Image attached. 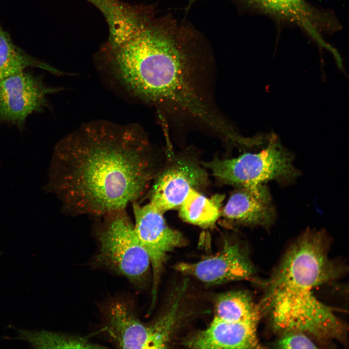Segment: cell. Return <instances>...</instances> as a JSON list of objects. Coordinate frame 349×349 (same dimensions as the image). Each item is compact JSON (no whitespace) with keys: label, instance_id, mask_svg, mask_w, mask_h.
Segmentation results:
<instances>
[{"label":"cell","instance_id":"obj_1","mask_svg":"<svg viewBox=\"0 0 349 349\" xmlns=\"http://www.w3.org/2000/svg\"><path fill=\"white\" fill-rule=\"evenodd\" d=\"M110 35L97 55L133 95L174 117L205 119L210 104L201 88L206 47L190 23L153 8L121 5L107 19Z\"/></svg>","mask_w":349,"mask_h":349},{"label":"cell","instance_id":"obj_2","mask_svg":"<svg viewBox=\"0 0 349 349\" xmlns=\"http://www.w3.org/2000/svg\"><path fill=\"white\" fill-rule=\"evenodd\" d=\"M151 144L135 128L86 124L56 146L48 190L72 216H104L137 202L157 174Z\"/></svg>","mask_w":349,"mask_h":349},{"label":"cell","instance_id":"obj_3","mask_svg":"<svg viewBox=\"0 0 349 349\" xmlns=\"http://www.w3.org/2000/svg\"><path fill=\"white\" fill-rule=\"evenodd\" d=\"M329 244L325 232L306 230L289 246L265 282L260 307L275 332L299 331L320 340L344 339V323L315 294L318 287L344 272V267L329 257Z\"/></svg>","mask_w":349,"mask_h":349},{"label":"cell","instance_id":"obj_4","mask_svg":"<svg viewBox=\"0 0 349 349\" xmlns=\"http://www.w3.org/2000/svg\"><path fill=\"white\" fill-rule=\"evenodd\" d=\"M201 163L219 180L237 188L256 187L270 181L287 184L299 175L293 155L273 134L258 152L244 153L232 159L216 158Z\"/></svg>","mask_w":349,"mask_h":349},{"label":"cell","instance_id":"obj_5","mask_svg":"<svg viewBox=\"0 0 349 349\" xmlns=\"http://www.w3.org/2000/svg\"><path fill=\"white\" fill-rule=\"evenodd\" d=\"M98 231L97 261L126 277L133 284L142 285L148 275V255L136 237L125 209L109 213Z\"/></svg>","mask_w":349,"mask_h":349},{"label":"cell","instance_id":"obj_6","mask_svg":"<svg viewBox=\"0 0 349 349\" xmlns=\"http://www.w3.org/2000/svg\"><path fill=\"white\" fill-rule=\"evenodd\" d=\"M106 317L105 331L117 346L124 349L166 348L178 324L175 315L166 311L155 322L146 324L121 302L110 305Z\"/></svg>","mask_w":349,"mask_h":349},{"label":"cell","instance_id":"obj_7","mask_svg":"<svg viewBox=\"0 0 349 349\" xmlns=\"http://www.w3.org/2000/svg\"><path fill=\"white\" fill-rule=\"evenodd\" d=\"M168 144L169 161L154 178L149 202L163 212L179 207L191 189L197 190L207 181V174L193 153L175 154Z\"/></svg>","mask_w":349,"mask_h":349},{"label":"cell","instance_id":"obj_8","mask_svg":"<svg viewBox=\"0 0 349 349\" xmlns=\"http://www.w3.org/2000/svg\"><path fill=\"white\" fill-rule=\"evenodd\" d=\"M248 10L266 15L280 23L297 25L317 45L333 56L338 51L328 44L323 35L333 33L340 25L333 14L318 9L305 0H232Z\"/></svg>","mask_w":349,"mask_h":349},{"label":"cell","instance_id":"obj_9","mask_svg":"<svg viewBox=\"0 0 349 349\" xmlns=\"http://www.w3.org/2000/svg\"><path fill=\"white\" fill-rule=\"evenodd\" d=\"M134 217L135 234L149 257L153 283L150 309L157 299L160 277L168 254L184 244L182 234L170 228L163 212L149 202L143 206L137 202L132 204Z\"/></svg>","mask_w":349,"mask_h":349},{"label":"cell","instance_id":"obj_10","mask_svg":"<svg viewBox=\"0 0 349 349\" xmlns=\"http://www.w3.org/2000/svg\"><path fill=\"white\" fill-rule=\"evenodd\" d=\"M58 90L24 70L0 79V122L23 125L31 113L47 106V95Z\"/></svg>","mask_w":349,"mask_h":349},{"label":"cell","instance_id":"obj_11","mask_svg":"<svg viewBox=\"0 0 349 349\" xmlns=\"http://www.w3.org/2000/svg\"><path fill=\"white\" fill-rule=\"evenodd\" d=\"M179 272L209 285L251 279L254 268L240 244L225 242L219 253L196 262L175 265Z\"/></svg>","mask_w":349,"mask_h":349},{"label":"cell","instance_id":"obj_12","mask_svg":"<svg viewBox=\"0 0 349 349\" xmlns=\"http://www.w3.org/2000/svg\"><path fill=\"white\" fill-rule=\"evenodd\" d=\"M232 225L269 228L275 219V210L270 191L265 185L253 188H237L222 211Z\"/></svg>","mask_w":349,"mask_h":349},{"label":"cell","instance_id":"obj_13","mask_svg":"<svg viewBox=\"0 0 349 349\" xmlns=\"http://www.w3.org/2000/svg\"><path fill=\"white\" fill-rule=\"evenodd\" d=\"M258 322H232L213 319L205 330L189 337L185 345L202 349H259Z\"/></svg>","mask_w":349,"mask_h":349},{"label":"cell","instance_id":"obj_14","mask_svg":"<svg viewBox=\"0 0 349 349\" xmlns=\"http://www.w3.org/2000/svg\"><path fill=\"white\" fill-rule=\"evenodd\" d=\"M260 317V306L246 292H226L216 301L213 319L232 322H259Z\"/></svg>","mask_w":349,"mask_h":349},{"label":"cell","instance_id":"obj_15","mask_svg":"<svg viewBox=\"0 0 349 349\" xmlns=\"http://www.w3.org/2000/svg\"><path fill=\"white\" fill-rule=\"evenodd\" d=\"M223 197L217 195L208 198L191 189L180 206L179 215L185 222L202 227L213 225L221 215Z\"/></svg>","mask_w":349,"mask_h":349},{"label":"cell","instance_id":"obj_16","mask_svg":"<svg viewBox=\"0 0 349 349\" xmlns=\"http://www.w3.org/2000/svg\"><path fill=\"white\" fill-rule=\"evenodd\" d=\"M15 339L27 342L34 349L105 348L84 337L75 336L47 330L20 329Z\"/></svg>","mask_w":349,"mask_h":349},{"label":"cell","instance_id":"obj_17","mask_svg":"<svg viewBox=\"0 0 349 349\" xmlns=\"http://www.w3.org/2000/svg\"><path fill=\"white\" fill-rule=\"evenodd\" d=\"M28 67H36L54 74L59 73L57 69L28 55L15 45L0 25V79Z\"/></svg>","mask_w":349,"mask_h":349},{"label":"cell","instance_id":"obj_18","mask_svg":"<svg viewBox=\"0 0 349 349\" xmlns=\"http://www.w3.org/2000/svg\"><path fill=\"white\" fill-rule=\"evenodd\" d=\"M280 349H317L306 334L299 331H289L281 334L276 344Z\"/></svg>","mask_w":349,"mask_h":349}]
</instances>
